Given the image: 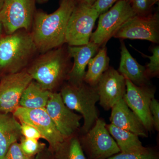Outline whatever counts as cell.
Segmentation results:
<instances>
[{
  "instance_id": "6da1fadb",
  "label": "cell",
  "mask_w": 159,
  "mask_h": 159,
  "mask_svg": "<svg viewBox=\"0 0 159 159\" xmlns=\"http://www.w3.org/2000/svg\"><path fill=\"white\" fill-rule=\"evenodd\" d=\"M76 4V0H60L53 13L36 11L30 32L39 54L65 44L67 25Z\"/></svg>"
},
{
  "instance_id": "7a4b0ae2",
  "label": "cell",
  "mask_w": 159,
  "mask_h": 159,
  "mask_svg": "<svg viewBox=\"0 0 159 159\" xmlns=\"http://www.w3.org/2000/svg\"><path fill=\"white\" fill-rule=\"evenodd\" d=\"M71 59L65 43L38 54L26 70L43 89L52 92L67 80L73 65Z\"/></svg>"
},
{
  "instance_id": "3957f363",
  "label": "cell",
  "mask_w": 159,
  "mask_h": 159,
  "mask_svg": "<svg viewBox=\"0 0 159 159\" xmlns=\"http://www.w3.org/2000/svg\"><path fill=\"white\" fill-rule=\"evenodd\" d=\"M39 54L30 31L20 29L0 38V70L5 75L26 70Z\"/></svg>"
},
{
  "instance_id": "277c9868",
  "label": "cell",
  "mask_w": 159,
  "mask_h": 159,
  "mask_svg": "<svg viewBox=\"0 0 159 159\" xmlns=\"http://www.w3.org/2000/svg\"><path fill=\"white\" fill-rule=\"evenodd\" d=\"M60 93L65 105L82 116L84 119L82 132L83 134L87 132L99 118L96 107V103L99 101L97 87L84 82L79 86L67 82L63 84Z\"/></svg>"
},
{
  "instance_id": "5b68a950",
  "label": "cell",
  "mask_w": 159,
  "mask_h": 159,
  "mask_svg": "<svg viewBox=\"0 0 159 159\" xmlns=\"http://www.w3.org/2000/svg\"><path fill=\"white\" fill-rule=\"evenodd\" d=\"M99 16L93 6L77 2L67 25L65 43L70 46L87 44Z\"/></svg>"
},
{
  "instance_id": "8992f818",
  "label": "cell",
  "mask_w": 159,
  "mask_h": 159,
  "mask_svg": "<svg viewBox=\"0 0 159 159\" xmlns=\"http://www.w3.org/2000/svg\"><path fill=\"white\" fill-rule=\"evenodd\" d=\"M106 125L105 121L99 118L93 126L79 139L88 159H107L121 152Z\"/></svg>"
},
{
  "instance_id": "52a82bcc",
  "label": "cell",
  "mask_w": 159,
  "mask_h": 159,
  "mask_svg": "<svg viewBox=\"0 0 159 159\" xmlns=\"http://www.w3.org/2000/svg\"><path fill=\"white\" fill-rule=\"evenodd\" d=\"M136 15L126 0H119L104 13L99 15L98 26L90 42L100 46L105 45L127 20Z\"/></svg>"
},
{
  "instance_id": "ba28073f",
  "label": "cell",
  "mask_w": 159,
  "mask_h": 159,
  "mask_svg": "<svg viewBox=\"0 0 159 159\" xmlns=\"http://www.w3.org/2000/svg\"><path fill=\"white\" fill-rule=\"evenodd\" d=\"M36 2V0H4L0 20L6 34L22 29L31 31Z\"/></svg>"
},
{
  "instance_id": "9c48e42d",
  "label": "cell",
  "mask_w": 159,
  "mask_h": 159,
  "mask_svg": "<svg viewBox=\"0 0 159 159\" xmlns=\"http://www.w3.org/2000/svg\"><path fill=\"white\" fill-rule=\"evenodd\" d=\"M13 115L21 123H27L36 129L42 138L48 142L52 152L65 140L56 128L45 108L30 109L19 107Z\"/></svg>"
},
{
  "instance_id": "30bf717a",
  "label": "cell",
  "mask_w": 159,
  "mask_h": 159,
  "mask_svg": "<svg viewBox=\"0 0 159 159\" xmlns=\"http://www.w3.org/2000/svg\"><path fill=\"white\" fill-rule=\"evenodd\" d=\"M113 37L120 39L145 40L158 44V12L146 16L136 15L131 18L118 29Z\"/></svg>"
},
{
  "instance_id": "8fae6325",
  "label": "cell",
  "mask_w": 159,
  "mask_h": 159,
  "mask_svg": "<svg viewBox=\"0 0 159 159\" xmlns=\"http://www.w3.org/2000/svg\"><path fill=\"white\" fill-rule=\"evenodd\" d=\"M33 80L27 70L4 75L0 80V113L14 112L23 92Z\"/></svg>"
},
{
  "instance_id": "7c38bea8",
  "label": "cell",
  "mask_w": 159,
  "mask_h": 159,
  "mask_svg": "<svg viewBox=\"0 0 159 159\" xmlns=\"http://www.w3.org/2000/svg\"><path fill=\"white\" fill-rule=\"evenodd\" d=\"M126 92L123 97L129 108L140 119L148 132L154 129L150 104L155 97V90L151 85L139 86L125 79Z\"/></svg>"
},
{
  "instance_id": "4fadbf2b",
  "label": "cell",
  "mask_w": 159,
  "mask_h": 159,
  "mask_svg": "<svg viewBox=\"0 0 159 159\" xmlns=\"http://www.w3.org/2000/svg\"><path fill=\"white\" fill-rule=\"evenodd\" d=\"M46 111L65 139L74 135L80 126L82 116L65 105L60 93L51 92Z\"/></svg>"
},
{
  "instance_id": "5bb4252c",
  "label": "cell",
  "mask_w": 159,
  "mask_h": 159,
  "mask_svg": "<svg viewBox=\"0 0 159 159\" xmlns=\"http://www.w3.org/2000/svg\"><path fill=\"white\" fill-rule=\"evenodd\" d=\"M96 87L99 104L103 109L109 111L124 97L126 92L125 78L114 68L109 67Z\"/></svg>"
},
{
  "instance_id": "9a60e30c",
  "label": "cell",
  "mask_w": 159,
  "mask_h": 159,
  "mask_svg": "<svg viewBox=\"0 0 159 159\" xmlns=\"http://www.w3.org/2000/svg\"><path fill=\"white\" fill-rule=\"evenodd\" d=\"M100 48V46L91 42L84 45H67L69 54L74 59V63L68 77V83L79 86L84 82L87 66L91 58L97 54Z\"/></svg>"
},
{
  "instance_id": "2e32d148",
  "label": "cell",
  "mask_w": 159,
  "mask_h": 159,
  "mask_svg": "<svg viewBox=\"0 0 159 159\" xmlns=\"http://www.w3.org/2000/svg\"><path fill=\"white\" fill-rule=\"evenodd\" d=\"M111 109V124L139 137H148V132L136 115L129 107L123 98L119 100Z\"/></svg>"
},
{
  "instance_id": "e0dca14e",
  "label": "cell",
  "mask_w": 159,
  "mask_h": 159,
  "mask_svg": "<svg viewBox=\"0 0 159 159\" xmlns=\"http://www.w3.org/2000/svg\"><path fill=\"white\" fill-rule=\"evenodd\" d=\"M121 58L118 72L134 84L139 86L150 85L146 68L132 56L124 42L121 43Z\"/></svg>"
},
{
  "instance_id": "ac0fdd59",
  "label": "cell",
  "mask_w": 159,
  "mask_h": 159,
  "mask_svg": "<svg viewBox=\"0 0 159 159\" xmlns=\"http://www.w3.org/2000/svg\"><path fill=\"white\" fill-rule=\"evenodd\" d=\"M22 136L21 124L14 116L0 113V159H4L11 144Z\"/></svg>"
},
{
  "instance_id": "d6986e66",
  "label": "cell",
  "mask_w": 159,
  "mask_h": 159,
  "mask_svg": "<svg viewBox=\"0 0 159 159\" xmlns=\"http://www.w3.org/2000/svg\"><path fill=\"white\" fill-rule=\"evenodd\" d=\"M106 128L116 142L120 151L124 153H142L151 148L143 146L139 136L130 132L118 128L112 124H107Z\"/></svg>"
},
{
  "instance_id": "ffe728a7",
  "label": "cell",
  "mask_w": 159,
  "mask_h": 159,
  "mask_svg": "<svg viewBox=\"0 0 159 159\" xmlns=\"http://www.w3.org/2000/svg\"><path fill=\"white\" fill-rule=\"evenodd\" d=\"M51 92L43 89L33 80L23 92L20 107L30 109L45 108Z\"/></svg>"
},
{
  "instance_id": "44dd1931",
  "label": "cell",
  "mask_w": 159,
  "mask_h": 159,
  "mask_svg": "<svg viewBox=\"0 0 159 159\" xmlns=\"http://www.w3.org/2000/svg\"><path fill=\"white\" fill-rule=\"evenodd\" d=\"M109 62L107 48L105 46H103L89 61L88 69L86 71L84 80V82L92 86H97L101 76L109 67Z\"/></svg>"
},
{
  "instance_id": "7402d4cb",
  "label": "cell",
  "mask_w": 159,
  "mask_h": 159,
  "mask_svg": "<svg viewBox=\"0 0 159 159\" xmlns=\"http://www.w3.org/2000/svg\"><path fill=\"white\" fill-rule=\"evenodd\" d=\"M53 153L54 159H88L75 135L66 139Z\"/></svg>"
},
{
  "instance_id": "603a6c76",
  "label": "cell",
  "mask_w": 159,
  "mask_h": 159,
  "mask_svg": "<svg viewBox=\"0 0 159 159\" xmlns=\"http://www.w3.org/2000/svg\"><path fill=\"white\" fill-rule=\"evenodd\" d=\"M20 144L26 156L33 157L45 148V145L39 142L38 139H29L22 137Z\"/></svg>"
},
{
  "instance_id": "cb8c5ba5",
  "label": "cell",
  "mask_w": 159,
  "mask_h": 159,
  "mask_svg": "<svg viewBox=\"0 0 159 159\" xmlns=\"http://www.w3.org/2000/svg\"><path fill=\"white\" fill-rule=\"evenodd\" d=\"M136 15L146 16L151 14L156 0H129Z\"/></svg>"
},
{
  "instance_id": "d4e9b609",
  "label": "cell",
  "mask_w": 159,
  "mask_h": 159,
  "mask_svg": "<svg viewBox=\"0 0 159 159\" xmlns=\"http://www.w3.org/2000/svg\"><path fill=\"white\" fill-rule=\"evenodd\" d=\"M152 55L148 56L145 54H141L144 57H148L149 59V62L147 65L146 68L147 75L149 78L157 77L159 74V46L157 45L151 48Z\"/></svg>"
},
{
  "instance_id": "484cf974",
  "label": "cell",
  "mask_w": 159,
  "mask_h": 159,
  "mask_svg": "<svg viewBox=\"0 0 159 159\" xmlns=\"http://www.w3.org/2000/svg\"><path fill=\"white\" fill-rule=\"evenodd\" d=\"M107 159H159V153L151 148L145 153H124L120 152Z\"/></svg>"
},
{
  "instance_id": "4316f807",
  "label": "cell",
  "mask_w": 159,
  "mask_h": 159,
  "mask_svg": "<svg viewBox=\"0 0 159 159\" xmlns=\"http://www.w3.org/2000/svg\"><path fill=\"white\" fill-rule=\"evenodd\" d=\"M29 158L30 157L26 156L23 152L20 143L16 142L10 146L4 159H27Z\"/></svg>"
},
{
  "instance_id": "83f0119b",
  "label": "cell",
  "mask_w": 159,
  "mask_h": 159,
  "mask_svg": "<svg viewBox=\"0 0 159 159\" xmlns=\"http://www.w3.org/2000/svg\"><path fill=\"white\" fill-rule=\"evenodd\" d=\"M149 108L152 119L153 128L157 131H159V102L155 97L151 101Z\"/></svg>"
},
{
  "instance_id": "f1b7e54d",
  "label": "cell",
  "mask_w": 159,
  "mask_h": 159,
  "mask_svg": "<svg viewBox=\"0 0 159 159\" xmlns=\"http://www.w3.org/2000/svg\"><path fill=\"white\" fill-rule=\"evenodd\" d=\"M21 123V129L23 136L29 139H38L42 138L39 132L33 126L24 122Z\"/></svg>"
},
{
  "instance_id": "f546056e",
  "label": "cell",
  "mask_w": 159,
  "mask_h": 159,
  "mask_svg": "<svg viewBox=\"0 0 159 159\" xmlns=\"http://www.w3.org/2000/svg\"><path fill=\"white\" fill-rule=\"evenodd\" d=\"M119 1V0H96L92 6L100 15L107 11L115 3ZM126 1L129 2V0Z\"/></svg>"
},
{
  "instance_id": "4dcf8cb0",
  "label": "cell",
  "mask_w": 159,
  "mask_h": 159,
  "mask_svg": "<svg viewBox=\"0 0 159 159\" xmlns=\"http://www.w3.org/2000/svg\"><path fill=\"white\" fill-rule=\"evenodd\" d=\"M36 156L35 159H54L53 152L50 149L46 150L44 149Z\"/></svg>"
},
{
  "instance_id": "1f68e13d",
  "label": "cell",
  "mask_w": 159,
  "mask_h": 159,
  "mask_svg": "<svg viewBox=\"0 0 159 159\" xmlns=\"http://www.w3.org/2000/svg\"><path fill=\"white\" fill-rule=\"evenodd\" d=\"M96 1V0H76L77 2L84 3L90 6H93Z\"/></svg>"
},
{
  "instance_id": "d6a6232c",
  "label": "cell",
  "mask_w": 159,
  "mask_h": 159,
  "mask_svg": "<svg viewBox=\"0 0 159 159\" xmlns=\"http://www.w3.org/2000/svg\"><path fill=\"white\" fill-rule=\"evenodd\" d=\"M3 30V28L2 23L0 20V38L2 36V31Z\"/></svg>"
},
{
  "instance_id": "836d02e7",
  "label": "cell",
  "mask_w": 159,
  "mask_h": 159,
  "mask_svg": "<svg viewBox=\"0 0 159 159\" xmlns=\"http://www.w3.org/2000/svg\"><path fill=\"white\" fill-rule=\"evenodd\" d=\"M4 0H0V12L2 9L3 5H4Z\"/></svg>"
},
{
  "instance_id": "e575fe53",
  "label": "cell",
  "mask_w": 159,
  "mask_h": 159,
  "mask_svg": "<svg viewBox=\"0 0 159 159\" xmlns=\"http://www.w3.org/2000/svg\"><path fill=\"white\" fill-rule=\"evenodd\" d=\"M49 0H36L37 2L39 3H44L47 2Z\"/></svg>"
},
{
  "instance_id": "d590c367",
  "label": "cell",
  "mask_w": 159,
  "mask_h": 159,
  "mask_svg": "<svg viewBox=\"0 0 159 159\" xmlns=\"http://www.w3.org/2000/svg\"><path fill=\"white\" fill-rule=\"evenodd\" d=\"M27 159H34L33 158V157H30V158H28Z\"/></svg>"
},
{
  "instance_id": "8d00e7d4",
  "label": "cell",
  "mask_w": 159,
  "mask_h": 159,
  "mask_svg": "<svg viewBox=\"0 0 159 159\" xmlns=\"http://www.w3.org/2000/svg\"><path fill=\"white\" fill-rule=\"evenodd\" d=\"M159 0H156V2H159Z\"/></svg>"
}]
</instances>
